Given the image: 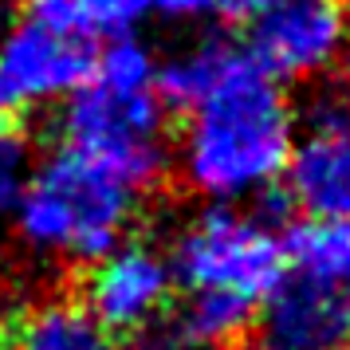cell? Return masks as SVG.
<instances>
[{
    "label": "cell",
    "mask_w": 350,
    "mask_h": 350,
    "mask_svg": "<svg viewBox=\"0 0 350 350\" xmlns=\"http://www.w3.org/2000/svg\"><path fill=\"white\" fill-rule=\"evenodd\" d=\"M59 142L111 165L114 174L154 193L170 174L165 103L158 95V55L146 40L111 36L91 55L87 79L59 103Z\"/></svg>",
    "instance_id": "7a4b0ae2"
},
{
    "label": "cell",
    "mask_w": 350,
    "mask_h": 350,
    "mask_svg": "<svg viewBox=\"0 0 350 350\" xmlns=\"http://www.w3.org/2000/svg\"><path fill=\"white\" fill-rule=\"evenodd\" d=\"M268 0H224V12H232V16H252L256 8H264Z\"/></svg>",
    "instance_id": "e0dca14e"
},
{
    "label": "cell",
    "mask_w": 350,
    "mask_h": 350,
    "mask_svg": "<svg viewBox=\"0 0 350 350\" xmlns=\"http://www.w3.org/2000/svg\"><path fill=\"white\" fill-rule=\"evenodd\" d=\"M260 338L280 350H347L350 299L347 291L315 284L299 271H287L271 295L260 303Z\"/></svg>",
    "instance_id": "9c48e42d"
},
{
    "label": "cell",
    "mask_w": 350,
    "mask_h": 350,
    "mask_svg": "<svg viewBox=\"0 0 350 350\" xmlns=\"http://www.w3.org/2000/svg\"><path fill=\"white\" fill-rule=\"evenodd\" d=\"M174 284L260 303L287 275V244L268 213L252 205H201L165 244Z\"/></svg>",
    "instance_id": "277c9868"
},
{
    "label": "cell",
    "mask_w": 350,
    "mask_h": 350,
    "mask_svg": "<svg viewBox=\"0 0 350 350\" xmlns=\"http://www.w3.org/2000/svg\"><path fill=\"white\" fill-rule=\"evenodd\" d=\"M174 291L165 248L142 237H122L83 268L79 303L114 338H142L170 315Z\"/></svg>",
    "instance_id": "52a82bcc"
},
{
    "label": "cell",
    "mask_w": 350,
    "mask_h": 350,
    "mask_svg": "<svg viewBox=\"0 0 350 350\" xmlns=\"http://www.w3.org/2000/svg\"><path fill=\"white\" fill-rule=\"evenodd\" d=\"M150 193L75 146H55L32 161L12 213L16 244L48 268H87L134 232Z\"/></svg>",
    "instance_id": "3957f363"
},
{
    "label": "cell",
    "mask_w": 350,
    "mask_h": 350,
    "mask_svg": "<svg viewBox=\"0 0 350 350\" xmlns=\"http://www.w3.org/2000/svg\"><path fill=\"white\" fill-rule=\"evenodd\" d=\"M248 55L275 83L334 75L350 51V4L342 0H268L248 16Z\"/></svg>",
    "instance_id": "5b68a950"
},
{
    "label": "cell",
    "mask_w": 350,
    "mask_h": 350,
    "mask_svg": "<svg viewBox=\"0 0 350 350\" xmlns=\"http://www.w3.org/2000/svg\"><path fill=\"white\" fill-rule=\"evenodd\" d=\"M91 36L16 16L0 28V118L24 122L59 107L91 71Z\"/></svg>",
    "instance_id": "8992f818"
},
{
    "label": "cell",
    "mask_w": 350,
    "mask_h": 350,
    "mask_svg": "<svg viewBox=\"0 0 350 350\" xmlns=\"http://www.w3.org/2000/svg\"><path fill=\"white\" fill-rule=\"evenodd\" d=\"M280 185L303 217H350V114L334 95L311 107Z\"/></svg>",
    "instance_id": "ba28073f"
},
{
    "label": "cell",
    "mask_w": 350,
    "mask_h": 350,
    "mask_svg": "<svg viewBox=\"0 0 350 350\" xmlns=\"http://www.w3.org/2000/svg\"><path fill=\"white\" fill-rule=\"evenodd\" d=\"M20 16L48 24V28H59V32L95 36L91 20H87V0H20Z\"/></svg>",
    "instance_id": "5bb4252c"
},
{
    "label": "cell",
    "mask_w": 350,
    "mask_h": 350,
    "mask_svg": "<svg viewBox=\"0 0 350 350\" xmlns=\"http://www.w3.org/2000/svg\"><path fill=\"white\" fill-rule=\"evenodd\" d=\"M284 244L291 271L334 291H350V217H307Z\"/></svg>",
    "instance_id": "8fae6325"
},
{
    "label": "cell",
    "mask_w": 350,
    "mask_h": 350,
    "mask_svg": "<svg viewBox=\"0 0 350 350\" xmlns=\"http://www.w3.org/2000/svg\"><path fill=\"white\" fill-rule=\"evenodd\" d=\"M0 28H4V8H0Z\"/></svg>",
    "instance_id": "d6986e66"
},
{
    "label": "cell",
    "mask_w": 350,
    "mask_h": 350,
    "mask_svg": "<svg viewBox=\"0 0 350 350\" xmlns=\"http://www.w3.org/2000/svg\"><path fill=\"white\" fill-rule=\"evenodd\" d=\"M232 51H237V44H228L221 36H201L185 48L170 51L165 59H158V95L165 111H189L217 83L224 64L232 59Z\"/></svg>",
    "instance_id": "7c38bea8"
},
{
    "label": "cell",
    "mask_w": 350,
    "mask_h": 350,
    "mask_svg": "<svg viewBox=\"0 0 350 350\" xmlns=\"http://www.w3.org/2000/svg\"><path fill=\"white\" fill-rule=\"evenodd\" d=\"M232 350H280V347L268 342V338H256V342H240V347H232Z\"/></svg>",
    "instance_id": "ac0fdd59"
},
{
    "label": "cell",
    "mask_w": 350,
    "mask_h": 350,
    "mask_svg": "<svg viewBox=\"0 0 350 350\" xmlns=\"http://www.w3.org/2000/svg\"><path fill=\"white\" fill-rule=\"evenodd\" d=\"M32 161L36 154L24 138V130L12 118H0V224L12 221L20 193L28 185V174H32Z\"/></svg>",
    "instance_id": "4fadbf2b"
},
{
    "label": "cell",
    "mask_w": 350,
    "mask_h": 350,
    "mask_svg": "<svg viewBox=\"0 0 350 350\" xmlns=\"http://www.w3.org/2000/svg\"><path fill=\"white\" fill-rule=\"evenodd\" d=\"M334 71H338V83H334V91H331V95L338 98V107H342V111L350 114V51L342 55V64L334 67Z\"/></svg>",
    "instance_id": "2e32d148"
},
{
    "label": "cell",
    "mask_w": 350,
    "mask_h": 350,
    "mask_svg": "<svg viewBox=\"0 0 350 350\" xmlns=\"http://www.w3.org/2000/svg\"><path fill=\"white\" fill-rule=\"evenodd\" d=\"M224 12V0H150V16L161 24H197Z\"/></svg>",
    "instance_id": "9a60e30c"
},
{
    "label": "cell",
    "mask_w": 350,
    "mask_h": 350,
    "mask_svg": "<svg viewBox=\"0 0 350 350\" xmlns=\"http://www.w3.org/2000/svg\"><path fill=\"white\" fill-rule=\"evenodd\" d=\"M0 350H4V347H0Z\"/></svg>",
    "instance_id": "44dd1931"
},
{
    "label": "cell",
    "mask_w": 350,
    "mask_h": 350,
    "mask_svg": "<svg viewBox=\"0 0 350 350\" xmlns=\"http://www.w3.org/2000/svg\"><path fill=\"white\" fill-rule=\"evenodd\" d=\"M181 114L170 170L197 201L252 205L280 185L299 114L284 83L256 67L244 48L232 51L217 83Z\"/></svg>",
    "instance_id": "6da1fadb"
},
{
    "label": "cell",
    "mask_w": 350,
    "mask_h": 350,
    "mask_svg": "<svg viewBox=\"0 0 350 350\" xmlns=\"http://www.w3.org/2000/svg\"><path fill=\"white\" fill-rule=\"evenodd\" d=\"M118 342L79 295H40L16 311L4 350H122Z\"/></svg>",
    "instance_id": "30bf717a"
},
{
    "label": "cell",
    "mask_w": 350,
    "mask_h": 350,
    "mask_svg": "<svg viewBox=\"0 0 350 350\" xmlns=\"http://www.w3.org/2000/svg\"><path fill=\"white\" fill-rule=\"evenodd\" d=\"M342 4H350V0H342Z\"/></svg>",
    "instance_id": "ffe728a7"
}]
</instances>
